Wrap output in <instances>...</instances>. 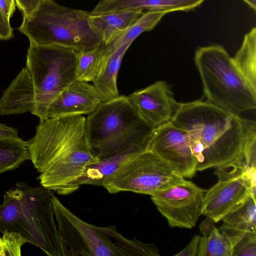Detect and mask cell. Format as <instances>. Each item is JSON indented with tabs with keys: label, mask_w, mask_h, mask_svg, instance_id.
<instances>
[{
	"label": "cell",
	"mask_w": 256,
	"mask_h": 256,
	"mask_svg": "<svg viewBox=\"0 0 256 256\" xmlns=\"http://www.w3.org/2000/svg\"><path fill=\"white\" fill-rule=\"evenodd\" d=\"M90 12L47 0L30 14L23 16L18 30L30 43L88 50L103 44L90 24Z\"/></svg>",
	"instance_id": "6"
},
{
	"label": "cell",
	"mask_w": 256,
	"mask_h": 256,
	"mask_svg": "<svg viewBox=\"0 0 256 256\" xmlns=\"http://www.w3.org/2000/svg\"><path fill=\"white\" fill-rule=\"evenodd\" d=\"M86 120L78 115L40 121L28 143L41 186L60 195L70 194L86 168L100 161L91 150Z\"/></svg>",
	"instance_id": "1"
},
{
	"label": "cell",
	"mask_w": 256,
	"mask_h": 256,
	"mask_svg": "<svg viewBox=\"0 0 256 256\" xmlns=\"http://www.w3.org/2000/svg\"><path fill=\"white\" fill-rule=\"evenodd\" d=\"M52 191L21 182L6 191L0 205V232H12L50 256H62L52 202Z\"/></svg>",
	"instance_id": "3"
},
{
	"label": "cell",
	"mask_w": 256,
	"mask_h": 256,
	"mask_svg": "<svg viewBox=\"0 0 256 256\" xmlns=\"http://www.w3.org/2000/svg\"><path fill=\"white\" fill-rule=\"evenodd\" d=\"M184 179L162 158L148 150L125 163L102 186L110 194L131 192L152 195Z\"/></svg>",
	"instance_id": "9"
},
{
	"label": "cell",
	"mask_w": 256,
	"mask_h": 256,
	"mask_svg": "<svg viewBox=\"0 0 256 256\" xmlns=\"http://www.w3.org/2000/svg\"><path fill=\"white\" fill-rule=\"evenodd\" d=\"M132 44H123L107 54L98 75L92 82L102 102L120 96L117 86L118 72L124 56Z\"/></svg>",
	"instance_id": "17"
},
{
	"label": "cell",
	"mask_w": 256,
	"mask_h": 256,
	"mask_svg": "<svg viewBox=\"0 0 256 256\" xmlns=\"http://www.w3.org/2000/svg\"><path fill=\"white\" fill-rule=\"evenodd\" d=\"M246 138L242 156L249 167L256 169V122L242 118Z\"/></svg>",
	"instance_id": "26"
},
{
	"label": "cell",
	"mask_w": 256,
	"mask_h": 256,
	"mask_svg": "<svg viewBox=\"0 0 256 256\" xmlns=\"http://www.w3.org/2000/svg\"><path fill=\"white\" fill-rule=\"evenodd\" d=\"M102 102L93 84L76 80L52 102L48 118L89 114Z\"/></svg>",
	"instance_id": "14"
},
{
	"label": "cell",
	"mask_w": 256,
	"mask_h": 256,
	"mask_svg": "<svg viewBox=\"0 0 256 256\" xmlns=\"http://www.w3.org/2000/svg\"><path fill=\"white\" fill-rule=\"evenodd\" d=\"M198 256H232V246L228 237L214 226L200 238Z\"/></svg>",
	"instance_id": "25"
},
{
	"label": "cell",
	"mask_w": 256,
	"mask_h": 256,
	"mask_svg": "<svg viewBox=\"0 0 256 256\" xmlns=\"http://www.w3.org/2000/svg\"><path fill=\"white\" fill-rule=\"evenodd\" d=\"M86 128L91 150L99 160L149 150L156 128L140 116L124 96L102 102L86 118Z\"/></svg>",
	"instance_id": "4"
},
{
	"label": "cell",
	"mask_w": 256,
	"mask_h": 256,
	"mask_svg": "<svg viewBox=\"0 0 256 256\" xmlns=\"http://www.w3.org/2000/svg\"><path fill=\"white\" fill-rule=\"evenodd\" d=\"M214 222L210 218L206 217L200 226V229L204 236L208 234L213 230L214 226Z\"/></svg>",
	"instance_id": "34"
},
{
	"label": "cell",
	"mask_w": 256,
	"mask_h": 256,
	"mask_svg": "<svg viewBox=\"0 0 256 256\" xmlns=\"http://www.w3.org/2000/svg\"><path fill=\"white\" fill-rule=\"evenodd\" d=\"M201 236L195 235L189 244L175 256H198Z\"/></svg>",
	"instance_id": "30"
},
{
	"label": "cell",
	"mask_w": 256,
	"mask_h": 256,
	"mask_svg": "<svg viewBox=\"0 0 256 256\" xmlns=\"http://www.w3.org/2000/svg\"><path fill=\"white\" fill-rule=\"evenodd\" d=\"M0 236V256H20L26 240L18 234L4 230Z\"/></svg>",
	"instance_id": "27"
},
{
	"label": "cell",
	"mask_w": 256,
	"mask_h": 256,
	"mask_svg": "<svg viewBox=\"0 0 256 256\" xmlns=\"http://www.w3.org/2000/svg\"><path fill=\"white\" fill-rule=\"evenodd\" d=\"M251 195L222 219L223 224L232 228L256 233V202Z\"/></svg>",
	"instance_id": "24"
},
{
	"label": "cell",
	"mask_w": 256,
	"mask_h": 256,
	"mask_svg": "<svg viewBox=\"0 0 256 256\" xmlns=\"http://www.w3.org/2000/svg\"><path fill=\"white\" fill-rule=\"evenodd\" d=\"M30 158L28 142L20 138L0 139V174L18 168Z\"/></svg>",
	"instance_id": "23"
},
{
	"label": "cell",
	"mask_w": 256,
	"mask_h": 256,
	"mask_svg": "<svg viewBox=\"0 0 256 256\" xmlns=\"http://www.w3.org/2000/svg\"><path fill=\"white\" fill-rule=\"evenodd\" d=\"M166 14V12L157 10L144 12L112 42L104 44L106 52L110 53L126 44L132 43L142 33L154 28Z\"/></svg>",
	"instance_id": "21"
},
{
	"label": "cell",
	"mask_w": 256,
	"mask_h": 256,
	"mask_svg": "<svg viewBox=\"0 0 256 256\" xmlns=\"http://www.w3.org/2000/svg\"><path fill=\"white\" fill-rule=\"evenodd\" d=\"M16 5L15 0H0V10L9 20L15 11Z\"/></svg>",
	"instance_id": "32"
},
{
	"label": "cell",
	"mask_w": 256,
	"mask_h": 256,
	"mask_svg": "<svg viewBox=\"0 0 256 256\" xmlns=\"http://www.w3.org/2000/svg\"><path fill=\"white\" fill-rule=\"evenodd\" d=\"M256 233L248 232L232 248V256H256Z\"/></svg>",
	"instance_id": "28"
},
{
	"label": "cell",
	"mask_w": 256,
	"mask_h": 256,
	"mask_svg": "<svg viewBox=\"0 0 256 256\" xmlns=\"http://www.w3.org/2000/svg\"><path fill=\"white\" fill-rule=\"evenodd\" d=\"M252 9L256 11V0H243Z\"/></svg>",
	"instance_id": "35"
},
{
	"label": "cell",
	"mask_w": 256,
	"mask_h": 256,
	"mask_svg": "<svg viewBox=\"0 0 256 256\" xmlns=\"http://www.w3.org/2000/svg\"><path fill=\"white\" fill-rule=\"evenodd\" d=\"M256 170L242 176L218 180L204 196L202 214L218 222L251 195L256 199Z\"/></svg>",
	"instance_id": "12"
},
{
	"label": "cell",
	"mask_w": 256,
	"mask_h": 256,
	"mask_svg": "<svg viewBox=\"0 0 256 256\" xmlns=\"http://www.w3.org/2000/svg\"><path fill=\"white\" fill-rule=\"evenodd\" d=\"M62 256H159L154 244L128 240L114 226H98L84 222L52 196Z\"/></svg>",
	"instance_id": "5"
},
{
	"label": "cell",
	"mask_w": 256,
	"mask_h": 256,
	"mask_svg": "<svg viewBox=\"0 0 256 256\" xmlns=\"http://www.w3.org/2000/svg\"><path fill=\"white\" fill-rule=\"evenodd\" d=\"M142 152L138 150H132L100 160L98 162L88 166L82 176L75 182V190L84 184L102 186L108 178L130 160Z\"/></svg>",
	"instance_id": "19"
},
{
	"label": "cell",
	"mask_w": 256,
	"mask_h": 256,
	"mask_svg": "<svg viewBox=\"0 0 256 256\" xmlns=\"http://www.w3.org/2000/svg\"><path fill=\"white\" fill-rule=\"evenodd\" d=\"M144 12L142 10L90 15L92 26L106 45L128 28Z\"/></svg>",
	"instance_id": "18"
},
{
	"label": "cell",
	"mask_w": 256,
	"mask_h": 256,
	"mask_svg": "<svg viewBox=\"0 0 256 256\" xmlns=\"http://www.w3.org/2000/svg\"><path fill=\"white\" fill-rule=\"evenodd\" d=\"M19 138L15 128L0 124V139H12Z\"/></svg>",
	"instance_id": "33"
},
{
	"label": "cell",
	"mask_w": 256,
	"mask_h": 256,
	"mask_svg": "<svg viewBox=\"0 0 256 256\" xmlns=\"http://www.w3.org/2000/svg\"><path fill=\"white\" fill-rule=\"evenodd\" d=\"M35 94L33 82L24 68L4 92L0 98V114H17L33 111Z\"/></svg>",
	"instance_id": "16"
},
{
	"label": "cell",
	"mask_w": 256,
	"mask_h": 256,
	"mask_svg": "<svg viewBox=\"0 0 256 256\" xmlns=\"http://www.w3.org/2000/svg\"><path fill=\"white\" fill-rule=\"evenodd\" d=\"M234 63L250 87L256 92V28L244 36L242 46L232 58Z\"/></svg>",
	"instance_id": "20"
},
{
	"label": "cell",
	"mask_w": 256,
	"mask_h": 256,
	"mask_svg": "<svg viewBox=\"0 0 256 256\" xmlns=\"http://www.w3.org/2000/svg\"><path fill=\"white\" fill-rule=\"evenodd\" d=\"M194 62L206 102L239 116L256 108V92L245 81L222 46L198 48Z\"/></svg>",
	"instance_id": "7"
},
{
	"label": "cell",
	"mask_w": 256,
	"mask_h": 256,
	"mask_svg": "<svg viewBox=\"0 0 256 256\" xmlns=\"http://www.w3.org/2000/svg\"><path fill=\"white\" fill-rule=\"evenodd\" d=\"M128 97L140 116L154 128L170 122L180 103L164 80L157 81Z\"/></svg>",
	"instance_id": "13"
},
{
	"label": "cell",
	"mask_w": 256,
	"mask_h": 256,
	"mask_svg": "<svg viewBox=\"0 0 256 256\" xmlns=\"http://www.w3.org/2000/svg\"><path fill=\"white\" fill-rule=\"evenodd\" d=\"M30 44L26 67L34 90L35 106L32 113L42 121L48 118L52 102L76 80L80 50L58 44Z\"/></svg>",
	"instance_id": "8"
},
{
	"label": "cell",
	"mask_w": 256,
	"mask_h": 256,
	"mask_svg": "<svg viewBox=\"0 0 256 256\" xmlns=\"http://www.w3.org/2000/svg\"><path fill=\"white\" fill-rule=\"evenodd\" d=\"M47 0H15L18 9L23 16L30 14L38 7Z\"/></svg>",
	"instance_id": "29"
},
{
	"label": "cell",
	"mask_w": 256,
	"mask_h": 256,
	"mask_svg": "<svg viewBox=\"0 0 256 256\" xmlns=\"http://www.w3.org/2000/svg\"><path fill=\"white\" fill-rule=\"evenodd\" d=\"M206 190L192 182L184 179L150 196L158 210L166 218L170 226L192 228L202 214Z\"/></svg>",
	"instance_id": "10"
},
{
	"label": "cell",
	"mask_w": 256,
	"mask_h": 256,
	"mask_svg": "<svg viewBox=\"0 0 256 256\" xmlns=\"http://www.w3.org/2000/svg\"><path fill=\"white\" fill-rule=\"evenodd\" d=\"M149 150L184 178H192L197 172L187 132L170 121L156 128Z\"/></svg>",
	"instance_id": "11"
},
{
	"label": "cell",
	"mask_w": 256,
	"mask_h": 256,
	"mask_svg": "<svg viewBox=\"0 0 256 256\" xmlns=\"http://www.w3.org/2000/svg\"><path fill=\"white\" fill-rule=\"evenodd\" d=\"M170 122L187 132L197 171L223 165L242 154L246 132L239 115L197 100L180 103Z\"/></svg>",
	"instance_id": "2"
},
{
	"label": "cell",
	"mask_w": 256,
	"mask_h": 256,
	"mask_svg": "<svg viewBox=\"0 0 256 256\" xmlns=\"http://www.w3.org/2000/svg\"><path fill=\"white\" fill-rule=\"evenodd\" d=\"M13 36V30L10 20L4 17L0 10V40H8Z\"/></svg>",
	"instance_id": "31"
},
{
	"label": "cell",
	"mask_w": 256,
	"mask_h": 256,
	"mask_svg": "<svg viewBox=\"0 0 256 256\" xmlns=\"http://www.w3.org/2000/svg\"><path fill=\"white\" fill-rule=\"evenodd\" d=\"M106 54L104 43L90 49L80 50L77 56L76 80L92 82L98 75Z\"/></svg>",
	"instance_id": "22"
},
{
	"label": "cell",
	"mask_w": 256,
	"mask_h": 256,
	"mask_svg": "<svg viewBox=\"0 0 256 256\" xmlns=\"http://www.w3.org/2000/svg\"><path fill=\"white\" fill-rule=\"evenodd\" d=\"M204 0H100L90 12L92 14L136 10L166 12L192 10Z\"/></svg>",
	"instance_id": "15"
}]
</instances>
